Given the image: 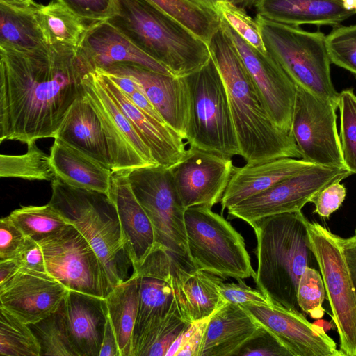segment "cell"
<instances>
[{
	"label": "cell",
	"mask_w": 356,
	"mask_h": 356,
	"mask_svg": "<svg viewBox=\"0 0 356 356\" xmlns=\"http://www.w3.org/2000/svg\"><path fill=\"white\" fill-rule=\"evenodd\" d=\"M38 6L15 8L0 4V48L30 51L48 44L38 19Z\"/></svg>",
	"instance_id": "obj_29"
},
{
	"label": "cell",
	"mask_w": 356,
	"mask_h": 356,
	"mask_svg": "<svg viewBox=\"0 0 356 356\" xmlns=\"http://www.w3.org/2000/svg\"><path fill=\"white\" fill-rule=\"evenodd\" d=\"M19 269L14 259L0 260V286L14 277Z\"/></svg>",
	"instance_id": "obj_53"
},
{
	"label": "cell",
	"mask_w": 356,
	"mask_h": 356,
	"mask_svg": "<svg viewBox=\"0 0 356 356\" xmlns=\"http://www.w3.org/2000/svg\"><path fill=\"white\" fill-rule=\"evenodd\" d=\"M241 305L291 356H343L324 328L310 323L300 311L274 303Z\"/></svg>",
	"instance_id": "obj_17"
},
{
	"label": "cell",
	"mask_w": 356,
	"mask_h": 356,
	"mask_svg": "<svg viewBox=\"0 0 356 356\" xmlns=\"http://www.w3.org/2000/svg\"><path fill=\"white\" fill-rule=\"evenodd\" d=\"M91 71L77 47L0 48V141L54 138Z\"/></svg>",
	"instance_id": "obj_1"
},
{
	"label": "cell",
	"mask_w": 356,
	"mask_h": 356,
	"mask_svg": "<svg viewBox=\"0 0 356 356\" xmlns=\"http://www.w3.org/2000/svg\"><path fill=\"white\" fill-rule=\"evenodd\" d=\"M189 256L195 266L224 280L254 277L243 236L211 208L194 206L184 214Z\"/></svg>",
	"instance_id": "obj_8"
},
{
	"label": "cell",
	"mask_w": 356,
	"mask_h": 356,
	"mask_svg": "<svg viewBox=\"0 0 356 356\" xmlns=\"http://www.w3.org/2000/svg\"><path fill=\"white\" fill-rule=\"evenodd\" d=\"M255 7L267 19L296 26L335 27L356 14L341 0H259Z\"/></svg>",
	"instance_id": "obj_26"
},
{
	"label": "cell",
	"mask_w": 356,
	"mask_h": 356,
	"mask_svg": "<svg viewBox=\"0 0 356 356\" xmlns=\"http://www.w3.org/2000/svg\"><path fill=\"white\" fill-rule=\"evenodd\" d=\"M49 204L88 241L113 286L127 280L131 265L118 214L106 194L71 186L58 177L51 181Z\"/></svg>",
	"instance_id": "obj_5"
},
{
	"label": "cell",
	"mask_w": 356,
	"mask_h": 356,
	"mask_svg": "<svg viewBox=\"0 0 356 356\" xmlns=\"http://www.w3.org/2000/svg\"><path fill=\"white\" fill-rule=\"evenodd\" d=\"M219 17L220 26L238 51L270 118L280 129L291 134L296 84L267 51L252 47Z\"/></svg>",
	"instance_id": "obj_15"
},
{
	"label": "cell",
	"mask_w": 356,
	"mask_h": 356,
	"mask_svg": "<svg viewBox=\"0 0 356 356\" xmlns=\"http://www.w3.org/2000/svg\"><path fill=\"white\" fill-rule=\"evenodd\" d=\"M47 273L68 290L106 298L113 286L97 253L72 225L38 241Z\"/></svg>",
	"instance_id": "obj_11"
},
{
	"label": "cell",
	"mask_w": 356,
	"mask_h": 356,
	"mask_svg": "<svg viewBox=\"0 0 356 356\" xmlns=\"http://www.w3.org/2000/svg\"><path fill=\"white\" fill-rule=\"evenodd\" d=\"M224 279L197 269L185 280L183 290L186 308L191 322L210 316L223 305L219 287Z\"/></svg>",
	"instance_id": "obj_32"
},
{
	"label": "cell",
	"mask_w": 356,
	"mask_h": 356,
	"mask_svg": "<svg viewBox=\"0 0 356 356\" xmlns=\"http://www.w3.org/2000/svg\"><path fill=\"white\" fill-rule=\"evenodd\" d=\"M352 174L346 167L315 164L228 207V218H238L250 225L266 216L301 211L323 188Z\"/></svg>",
	"instance_id": "obj_12"
},
{
	"label": "cell",
	"mask_w": 356,
	"mask_h": 356,
	"mask_svg": "<svg viewBox=\"0 0 356 356\" xmlns=\"http://www.w3.org/2000/svg\"><path fill=\"white\" fill-rule=\"evenodd\" d=\"M114 1L107 21L172 75L185 76L211 58L204 41L147 0Z\"/></svg>",
	"instance_id": "obj_4"
},
{
	"label": "cell",
	"mask_w": 356,
	"mask_h": 356,
	"mask_svg": "<svg viewBox=\"0 0 356 356\" xmlns=\"http://www.w3.org/2000/svg\"><path fill=\"white\" fill-rule=\"evenodd\" d=\"M29 325L40 343L41 356H79L69 336L63 302L54 313Z\"/></svg>",
	"instance_id": "obj_36"
},
{
	"label": "cell",
	"mask_w": 356,
	"mask_h": 356,
	"mask_svg": "<svg viewBox=\"0 0 356 356\" xmlns=\"http://www.w3.org/2000/svg\"><path fill=\"white\" fill-rule=\"evenodd\" d=\"M127 175L135 197L153 225L155 245L192 261L185 227L186 208L169 168L156 164L134 169Z\"/></svg>",
	"instance_id": "obj_10"
},
{
	"label": "cell",
	"mask_w": 356,
	"mask_h": 356,
	"mask_svg": "<svg viewBox=\"0 0 356 356\" xmlns=\"http://www.w3.org/2000/svg\"><path fill=\"white\" fill-rule=\"evenodd\" d=\"M55 138L113 171L112 161L102 124L83 90L71 106Z\"/></svg>",
	"instance_id": "obj_27"
},
{
	"label": "cell",
	"mask_w": 356,
	"mask_h": 356,
	"mask_svg": "<svg viewBox=\"0 0 356 356\" xmlns=\"http://www.w3.org/2000/svg\"><path fill=\"white\" fill-rule=\"evenodd\" d=\"M184 77L190 100L187 144L226 157L240 156L225 86L211 56Z\"/></svg>",
	"instance_id": "obj_7"
},
{
	"label": "cell",
	"mask_w": 356,
	"mask_h": 356,
	"mask_svg": "<svg viewBox=\"0 0 356 356\" xmlns=\"http://www.w3.org/2000/svg\"><path fill=\"white\" fill-rule=\"evenodd\" d=\"M0 355L41 356L40 343L28 324L0 307Z\"/></svg>",
	"instance_id": "obj_37"
},
{
	"label": "cell",
	"mask_w": 356,
	"mask_h": 356,
	"mask_svg": "<svg viewBox=\"0 0 356 356\" xmlns=\"http://www.w3.org/2000/svg\"><path fill=\"white\" fill-rule=\"evenodd\" d=\"M26 236L8 216L0 220V260L14 259Z\"/></svg>",
	"instance_id": "obj_46"
},
{
	"label": "cell",
	"mask_w": 356,
	"mask_h": 356,
	"mask_svg": "<svg viewBox=\"0 0 356 356\" xmlns=\"http://www.w3.org/2000/svg\"><path fill=\"white\" fill-rule=\"evenodd\" d=\"M326 292L321 275L316 269L307 266L299 280L297 301L300 310L314 318H321L324 314L322 305Z\"/></svg>",
	"instance_id": "obj_40"
},
{
	"label": "cell",
	"mask_w": 356,
	"mask_h": 356,
	"mask_svg": "<svg viewBox=\"0 0 356 356\" xmlns=\"http://www.w3.org/2000/svg\"><path fill=\"white\" fill-rule=\"evenodd\" d=\"M314 165L302 159L286 157L254 165L246 164L239 168L234 167L220 201L222 212Z\"/></svg>",
	"instance_id": "obj_24"
},
{
	"label": "cell",
	"mask_w": 356,
	"mask_h": 356,
	"mask_svg": "<svg viewBox=\"0 0 356 356\" xmlns=\"http://www.w3.org/2000/svg\"><path fill=\"white\" fill-rule=\"evenodd\" d=\"M238 283L222 282L219 287V293L225 303L236 305L257 304L270 305L273 302L268 300L259 290L254 289L243 281L237 280Z\"/></svg>",
	"instance_id": "obj_44"
},
{
	"label": "cell",
	"mask_w": 356,
	"mask_h": 356,
	"mask_svg": "<svg viewBox=\"0 0 356 356\" xmlns=\"http://www.w3.org/2000/svg\"><path fill=\"white\" fill-rule=\"evenodd\" d=\"M77 49L93 70H104L115 63H134L172 75L107 20L90 24Z\"/></svg>",
	"instance_id": "obj_20"
},
{
	"label": "cell",
	"mask_w": 356,
	"mask_h": 356,
	"mask_svg": "<svg viewBox=\"0 0 356 356\" xmlns=\"http://www.w3.org/2000/svg\"><path fill=\"white\" fill-rule=\"evenodd\" d=\"M341 246L356 292V230L348 238L341 237Z\"/></svg>",
	"instance_id": "obj_50"
},
{
	"label": "cell",
	"mask_w": 356,
	"mask_h": 356,
	"mask_svg": "<svg viewBox=\"0 0 356 356\" xmlns=\"http://www.w3.org/2000/svg\"><path fill=\"white\" fill-rule=\"evenodd\" d=\"M296 88L291 134L301 158L316 165L346 167L337 129L338 107L300 86Z\"/></svg>",
	"instance_id": "obj_13"
},
{
	"label": "cell",
	"mask_w": 356,
	"mask_h": 356,
	"mask_svg": "<svg viewBox=\"0 0 356 356\" xmlns=\"http://www.w3.org/2000/svg\"><path fill=\"white\" fill-rule=\"evenodd\" d=\"M63 304L69 336L79 356H99L108 316L106 299L68 290Z\"/></svg>",
	"instance_id": "obj_23"
},
{
	"label": "cell",
	"mask_w": 356,
	"mask_h": 356,
	"mask_svg": "<svg viewBox=\"0 0 356 356\" xmlns=\"http://www.w3.org/2000/svg\"><path fill=\"white\" fill-rule=\"evenodd\" d=\"M131 76L164 122L185 139L189 120V92L184 76L159 73L134 63H115L104 70Z\"/></svg>",
	"instance_id": "obj_19"
},
{
	"label": "cell",
	"mask_w": 356,
	"mask_h": 356,
	"mask_svg": "<svg viewBox=\"0 0 356 356\" xmlns=\"http://www.w3.org/2000/svg\"><path fill=\"white\" fill-rule=\"evenodd\" d=\"M255 20L266 51L294 83L338 107L339 93L331 79L326 35L273 22L258 14Z\"/></svg>",
	"instance_id": "obj_6"
},
{
	"label": "cell",
	"mask_w": 356,
	"mask_h": 356,
	"mask_svg": "<svg viewBox=\"0 0 356 356\" xmlns=\"http://www.w3.org/2000/svg\"><path fill=\"white\" fill-rule=\"evenodd\" d=\"M54 139L49 156L56 177L71 186L108 196L113 171L60 139Z\"/></svg>",
	"instance_id": "obj_28"
},
{
	"label": "cell",
	"mask_w": 356,
	"mask_h": 356,
	"mask_svg": "<svg viewBox=\"0 0 356 356\" xmlns=\"http://www.w3.org/2000/svg\"><path fill=\"white\" fill-rule=\"evenodd\" d=\"M233 5L240 7L243 9L251 8L255 6L259 0H225Z\"/></svg>",
	"instance_id": "obj_56"
},
{
	"label": "cell",
	"mask_w": 356,
	"mask_h": 356,
	"mask_svg": "<svg viewBox=\"0 0 356 356\" xmlns=\"http://www.w3.org/2000/svg\"><path fill=\"white\" fill-rule=\"evenodd\" d=\"M208 46L225 86L240 156L246 164L300 158L291 134L270 118L238 51L220 25Z\"/></svg>",
	"instance_id": "obj_2"
},
{
	"label": "cell",
	"mask_w": 356,
	"mask_h": 356,
	"mask_svg": "<svg viewBox=\"0 0 356 356\" xmlns=\"http://www.w3.org/2000/svg\"><path fill=\"white\" fill-rule=\"evenodd\" d=\"M189 1L197 4L203 8L210 9L216 12V8L218 3L222 0H188Z\"/></svg>",
	"instance_id": "obj_55"
},
{
	"label": "cell",
	"mask_w": 356,
	"mask_h": 356,
	"mask_svg": "<svg viewBox=\"0 0 356 356\" xmlns=\"http://www.w3.org/2000/svg\"><path fill=\"white\" fill-rule=\"evenodd\" d=\"M95 70L122 113L149 149L156 164L170 168L183 159L187 149L182 136L165 123L140 109L107 75L100 70Z\"/></svg>",
	"instance_id": "obj_21"
},
{
	"label": "cell",
	"mask_w": 356,
	"mask_h": 356,
	"mask_svg": "<svg viewBox=\"0 0 356 356\" xmlns=\"http://www.w3.org/2000/svg\"><path fill=\"white\" fill-rule=\"evenodd\" d=\"M14 259L20 268L37 272H47L41 245L36 241L26 237Z\"/></svg>",
	"instance_id": "obj_47"
},
{
	"label": "cell",
	"mask_w": 356,
	"mask_h": 356,
	"mask_svg": "<svg viewBox=\"0 0 356 356\" xmlns=\"http://www.w3.org/2000/svg\"><path fill=\"white\" fill-rule=\"evenodd\" d=\"M234 167L232 158L189 147L183 159L169 170L186 209L211 208L221 201Z\"/></svg>",
	"instance_id": "obj_16"
},
{
	"label": "cell",
	"mask_w": 356,
	"mask_h": 356,
	"mask_svg": "<svg viewBox=\"0 0 356 356\" xmlns=\"http://www.w3.org/2000/svg\"><path fill=\"white\" fill-rule=\"evenodd\" d=\"M83 94L102 124L113 164V172H127L156 165L151 152L121 111L99 74L91 71L84 77Z\"/></svg>",
	"instance_id": "obj_14"
},
{
	"label": "cell",
	"mask_w": 356,
	"mask_h": 356,
	"mask_svg": "<svg viewBox=\"0 0 356 356\" xmlns=\"http://www.w3.org/2000/svg\"><path fill=\"white\" fill-rule=\"evenodd\" d=\"M259 326L242 305L225 303L210 316L199 356H236Z\"/></svg>",
	"instance_id": "obj_25"
},
{
	"label": "cell",
	"mask_w": 356,
	"mask_h": 356,
	"mask_svg": "<svg viewBox=\"0 0 356 356\" xmlns=\"http://www.w3.org/2000/svg\"><path fill=\"white\" fill-rule=\"evenodd\" d=\"M108 197L116 208L134 268L143 261L156 244L153 225L135 197L127 172H113Z\"/></svg>",
	"instance_id": "obj_22"
},
{
	"label": "cell",
	"mask_w": 356,
	"mask_h": 356,
	"mask_svg": "<svg viewBox=\"0 0 356 356\" xmlns=\"http://www.w3.org/2000/svg\"><path fill=\"white\" fill-rule=\"evenodd\" d=\"M105 299L120 356H131L138 307V275L133 272L127 280L115 286Z\"/></svg>",
	"instance_id": "obj_30"
},
{
	"label": "cell",
	"mask_w": 356,
	"mask_h": 356,
	"mask_svg": "<svg viewBox=\"0 0 356 356\" xmlns=\"http://www.w3.org/2000/svg\"><path fill=\"white\" fill-rule=\"evenodd\" d=\"M190 324L184 322L163 335L147 350L145 356H165L174 341Z\"/></svg>",
	"instance_id": "obj_49"
},
{
	"label": "cell",
	"mask_w": 356,
	"mask_h": 356,
	"mask_svg": "<svg viewBox=\"0 0 356 356\" xmlns=\"http://www.w3.org/2000/svg\"><path fill=\"white\" fill-rule=\"evenodd\" d=\"M325 44L331 63L356 74V24L334 27Z\"/></svg>",
	"instance_id": "obj_39"
},
{
	"label": "cell",
	"mask_w": 356,
	"mask_h": 356,
	"mask_svg": "<svg viewBox=\"0 0 356 356\" xmlns=\"http://www.w3.org/2000/svg\"><path fill=\"white\" fill-rule=\"evenodd\" d=\"M38 19L48 44L78 47L89 25L58 1L38 4Z\"/></svg>",
	"instance_id": "obj_31"
},
{
	"label": "cell",
	"mask_w": 356,
	"mask_h": 356,
	"mask_svg": "<svg viewBox=\"0 0 356 356\" xmlns=\"http://www.w3.org/2000/svg\"><path fill=\"white\" fill-rule=\"evenodd\" d=\"M8 217L26 237L37 242L60 231L69 223L49 203L43 206H24Z\"/></svg>",
	"instance_id": "obj_35"
},
{
	"label": "cell",
	"mask_w": 356,
	"mask_h": 356,
	"mask_svg": "<svg viewBox=\"0 0 356 356\" xmlns=\"http://www.w3.org/2000/svg\"><path fill=\"white\" fill-rule=\"evenodd\" d=\"M301 211L259 218L250 225L257 238L256 287L273 303L300 312L297 290L307 266L316 261Z\"/></svg>",
	"instance_id": "obj_3"
},
{
	"label": "cell",
	"mask_w": 356,
	"mask_h": 356,
	"mask_svg": "<svg viewBox=\"0 0 356 356\" xmlns=\"http://www.w3.org/2000/svg\"><path fill=\"white\" fill-rule=\"evenodd\" d=\"M210 316L198 320L197 325L177 356H199L204 334Z\"/></svg>",
	"instance_id": "obj_48"
},
{
	"label": "cell",
	"mask_w": 356,
	"mask_h": 356,
	"mask_svg": "<svg viewBox=\"0 0 356 356\" xmlns=\"http://www.w3.org/2000/svg\"><path fill=\"white\" fill-rule=\"evenodd\" d=\"M0 4L15 8H29L36 3L33 0H0Z\"/></svg>",
	"instance_id": "obj_54"
},
{
	"label": "cell",
	"mask_w": 356,
	"mask_h": 356,
	"mask_svg": "<svg viewBox=\"0 0 356 356\" xmlns=\"http://www.w3.org/2000/svg\"><path fill=\"white\" fill-rule=\"evenodd\" d=\"M68 289L47 272L20 268L0 286V307L23 323H35L54 313Z\"/></svg>",
	"instance_id": "obj_18"
},
{
	"label": "cell",
	"mask_w": 356,
	"mask_h": 356,
	"mask_svg": "<svg viewBox=\"0 0 356 356\" xmlns=\"http://www.w3.org/2000/svg\"><path fill=\"white\" fill-rule=\"evenodd\" d=\"M127 97L136 106H138L143 111L152 116L154 119L165 123L154 106L144 95V93L140 90L139 86L138 90L136 92L130 95H127Z\"/></svg>",
	"instance_id": "obj_52"
},
{
	"label": "cell",
	"mask_w": 356,
	"mask_h": 356,
	"mask_svg": "<svg viewBox=\"0 0 356 356\" xmlns=\"http://www.w3.org/2000/svg\"><path fill=\"white\" fill-rule=\"evenodd\" d=\"M236 356H291L288 350L268 330L259 326L241 346Z\"/></svg>",
	"instance_id": "obj_42"
},
{
	"label": "cell",
	"mask_w": 356,
	"mask_h": 356,
	"mask_svg": "<svg viewBox=\"0 0 356 356\" xmlns=\"http://www.w3.org/2000/svg\"><path fill=\"white\" fill-rule=\"evenodd\" d=\"M216 12L252 47L266 51L256 20L250 17L245 9L222 0L217 6Z\"/></svg>",
	"instance_id": "obj_41"
},
{
	"label": "cell",
	"mask_w": 356,
	"mask_h": 356,
	"mask_svg": "<svg viewBox=\"0 0 356 356\" xmlns=\"http://www.w3.org/2000/svg\"><path fill=\"white\" fill-rule=\"evenodd\" d=\"M99 356H120L116 336L108 316L105 325Z\"/></svg>",
	"instance_id": "obj_51"
},
{
	"label": "cell",
	"mask_w": 356,
	"mask_h": 356,
	"mask_svg": "<svg viewBox=\"0 0 356 356\" xmlns=\"http://www.w3.org/2000/svg\"><path fill=\"white\" fill-rule=\"evenodd\" d=\"M340 140L345 166L356 174V95L353 88L339 93Z\"/></svg>",
	"instance_id": "obj_38"
},
{
	"label": "cell",
	"mask_w": 356,
	"mask_h": 356,
	"mask_svg": "<svg viewBox=\"0 0 356 356\" xmlns=\"http://www.w3.org/2000/svg\"><path fill=\"white\" fill-rule=\"evenodd\" d=\"M311 247L320 269L343 356H356V292L341 237L325 227L308 223Z\"/></svg>",
	"instance_id": "obj_9"
},
{
	"label": "cell",
	"mask_w": 356,
	"mask_h": 356,
	"mask_svg": "<svg viewBox=\"0 0 356 356\" xmlns=\"http://www.w3.org/2000/svg\"><path fill=\"white\" fill-rule=\"evenodd\" d=\"M346 6L350 9L354 10L356 13V0H341Z\"/></svg>",
	"instance_id": "obj_57"
},
{
	"label": "cell",
	"mask_w": 356,
	"mask_h": 356,
	"mask_svg": "<svg viewBox=\"0 0 356 356\" xmlns=\"http://www.w3.org/2000/svg\"><path fill=\"white\" fill-rule=\"evenodd\" d=\"M346 196V188L340 181H336L323 188L312 198L314 213L328 218L342 204Z\"/></svg>",
	"instance_id": "obj_45"
},
{
	"label": "cell",
	"mask_w": 356,
	"mask_h": 356,
	"mask_svg": "<svg viewBox=\"0 0 356 356\" xmlns=\"http://www.w3.org/2000/svg\"><path fill=\"white\" fill-rule=\"evenodd\" d=\"M77 16L92 22L107 20L115 13L114 0H56Z\"/></svg>",
	"instance_id": "obj_43"
},
{
	"label": "cell",
	"mask_w": 356,
	"mask_h": 356,
	"mask_svg": "<svg viewBox=\"0 0 356 356\" xmlns=\"http://www.w3.org/2000/svg\"><path fill=\"white\" fill-rule=\"evenodd\" d=\"M175 19L207 44L219 29L217 12L203 8L188 0H147Z\"/></svg>",
	"instance_id": "obj_33"
},
{
	"label": "cell",
	"mask_w": 356,
	"mask_h": 356,
	"mask_svg": "<svg viewBox=\"0 0 356 356\" xmlns=\"http://www.w3.org/2000/svg\"><path fill=\"white\" fill-rule=\"evenodd\" d=\"M26 153L21 155L0 156V176L27 180L52 181L56 175L50 156L32 141L27 144Z\"/></svg>",
	"instance_id": "obj_34"
}]
</instances>
